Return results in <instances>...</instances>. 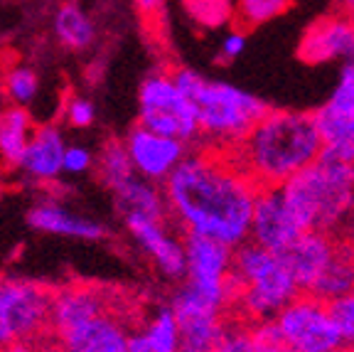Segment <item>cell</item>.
<instances>
[{
  "instance_id": "obj_1",
  "label": "cell",
  "mask_w": 354,
  "mask_h": 352,
  "mask_svg": "<svg viewBox=\"0 0 354 352\" xmlns=\"http://www.w3.org/2000/svg\"><path fill=\"white\" fill-rule=\"evenodd\" d=\"M162 190L183 234H202L232 249L249 242L261 187L229 150L207 146L187 153Z\"/></svg>"
},
{
  "instance_id": "obj_2",
  "label": "cell",
  "mask_w": 354,
  "mask_h": 352,
  "mask_svg": "<svg viewBox=\"0 0 354 352\" xmlns=\"http://www.w3.org/2000/svg\"><path fill=\"white\" fill-rule=\"evenodd\" d=\"M232 158L259 187H283L325 153V141L310 111L268 109Z\"/></svg>"
},
{
  "instance_id": "obj_3",
  "label": "cell",
  "mask_w": 354,
  "mask_h": 352,
  "mask_svg": "<svg viewBox=\"0 0 354 352\" xmlns=\"http://www.w3.org/2000/svg\"><path fill=\"white\" fill-rule=\"evenodd\" d=\"M288 204L305 231L354 242V166L322 153L283 185Z\"/></svg>"
},
{
  "instance_id": "obj_4",
  "label": "cell",
  "mask_w": 354,
  "mask_h": 352,
  "mask_svg": "<svg viewBox=\"0 0 354 352\" xmlns=\"http://www.w3.org/2000/svg\"><path fill=\"white\" fill-rule=\"evenodd\" d=\"M175 79L187 91L197 111L199 136L209 148L234 150L271 109L256 94L227 82H216L187 67L175 69Z\"/></svg>"
},
{
  "instance_id": "obj_5",
  "label": "cell",
  "mask_w": 354,
  "mask_h": 352,
  "mask_svg": "<svg viewBox=\"0 0 354 352\" xmlns=\"http://www.w3.org/2000/svg\"><path fill=\"white\" fill-rule=\"evenodd\" d=\"M234 318L246 323L276 320L288 303L303 293L286 256L254 242L234 249Z\"/></svg>"
},
{
  "instance_id": "obj_6",
  "label": "cell",
  "mask_w": 354,
  "mask_h": 352,
  "mask_svg": "<svg viewBox=\"0 0 354 352\" xmlns=\"http://www.w3.org/2000/svg\"><path fill=\"white\" fill-rule=\"evenodd\" d=\"M138 123L162 136L192 143L199 138L197 111L175 79V72L155 69L138 89Z\"/></svg>"
},
{
  "instance_id": "obj_7",
  "label": "cell",
  "mask_w": 354,
  "mask_h": 352,
  "mask_svg": "<svg viewBox=\"0 0 354 352\" xmlns=\"http://www.w3.org/2000/svg\"><path fill=\"white\" fill-rule=\"evenodd\" d=\"M185 286L216 308L234 313V249L202 234H185Z\"/></svg>"
},
{
  "instance_id": "obj_8",
  "label": "cell",
  "mask_w": 354,
  "mask_h": 352,
  "mask_svg": "<svg viewBox=\"0 0 354 352\" xmlns=\"http://www.w3.org/2000/svg\"><path fill=\"white\" fill-rule=\"evenodd\" d=\"M283 335L293 342L298 352H347L339 323L332 313L330 301L300 293L276 318Z\"/></svg>"
},
{
  "instance_id": "obj_9",
  "label": "cell",
  "mask_w": 354,
  "mask_h": 352,
  "mask_svg": "<svg viewBox=\"0 0 354 352\" xmlns=\"http://www.w3.org/2000/svg\"><path fill=\"white\" fill-rule=\"evenodd\" d=\"M50 293L32 281H0V350L39 335L52 318Z\"/></svg>"
},
{
  "instance_id": "obj_10",
  "label": "cell",
  "mask_w": 354,
  "mask_h": 352,
  "mask_svg": "<svg viewBox=\"0 0 354 352\" xmlns=\"http://www.w3.org/2000/svg\"><path fill=\"white\" fill-rule=\"evenodd\" d=\"M170 308L180 331V352H214L232 320L227 310L207 303L187 286L175 293Z\"/></svg>"
},
{
  "instance_id": "obj_11",
  "label": "cell",
  "mask_w": 354,
  "mask_h": 352,
  "mask_svg": "<svg viewBox=\"0 0 354 352\" xmlns=\"http://www.w3.org/2000/svg\"><path fill=\"white\" fill-rule=\"evenodd\" d=\"M126 150L131 155V163L136 168L140 177L155 182V185H165L167 177L175 173V168L187 158V146L180 138L162 136V133H155L150 128L136 126L126 133L123 138Z\"/></svg>"
},
{
  "instance_id": "obj_12",
  "label": "cell",
  "mask_w": 354,
  "mask_h": 352,
  "mask_svg": "<svg viewBox=\"0 0 354 352\" xmlns=\"http://www.w3.org/2000/svg\"><path fill=\"white\" fill-rule=\"evenodd\" d=\"M298 57L313 67L354 62V20L339 10L313 20L298 42Z\"/></svg>"
},
{
  "instance_id": "obj_13",
  "label": "cell",
  "mask_w": 354,
  "mask_h": 352,
  "mask_svg": "<svg viewBox=\"0 0 354 352\" xmlns=\"http://www.w3.org/2000/svg\"><path fill=\"white\" fill-rule=\"evenodd\" d=\"M303 225L293 215L283 187H261L251 220L249 242L276 254H286L303 234Z\"/></svg>"
},
{
  "instance_id": "obj_14",
  "label": "cell",
  "mask_w": 354,
  "mask_h": 352,
  "mask_svg": "<svg viewBox=\"0 0 354 352\" xmlns=\"http://www.w3.org/2000/svg\"><path fill=\"white\" fill-rule=\"evenodd\" d=\"M128 234L136 239L140 249L145 252L155 269L165 279H185L187 271V256H185V237L180 239L175 231H170L167 220H155L143 215H126L123 217Z\"/></svg>"
},
{
  "instance_id": "obj_15",
  "label": "cell",
  "mask_w": 354,
  "mask_h": 352,
  "mask_svg": "<svg viewBox=\"0 0 354 352\" xmlns=\"http://www.w3.org/2000/svg\"><path fill=\"white\" fill-rule=\"evenodd\" d=\"M62 352H128L131 331L116 315L113 308H106L91 318L74 323L57 333Z\"/></svg>"
},
{
  "instance_id": "obj_16",
  "label": "cell",
  "mask_w": 354,
  "mask_h": 352,
  "mask_svg": "<svg viewBox=\"0 0 354 352\" xmlns=\"http://www.w3.org/2000/svg\"><path fill=\"white\" fill-rule=\"evenodd\" d=\"M325 148L339 143L354 133V62L342 64L337 84L320 109L313 111Z\"/></svg>"
},
{
  "instance_id": "obj_17",
  "label": "cell",
  "mask_w": 354,
  "mask_h": 352,
  "mask_svg": "<svg viewBox=\"0 0 354 352\" xmlns=\"http://www.w3.org/2000/svg\"><path fill=\"white\" fill-rule=\"evenodd\" d=\"M64 153L66 143L62 128L44 123L35 128L17 170L32 182H55L64 173Z\"/></svg>"
},
{
  "instance_id": "obj_18",
  "label": "cell",
  "mask_w": 354,
  "mask_h": 352,
  "mask_svg": "<svg viewBox=\"0 0 354 352\" xmlns=\"http://www.w3.org/2000/svg\"><path fill=\"white\" fill-rule=\"evenodd\" d=\"M339 239L322 234V231H303L300 239L288 249L286 256L288 266L293 269V276L303 293H310L325 269L330 266L332 256L337 252Z\"/></svg>"
},
{
  "instance_id": "obj_19",
  "label": "cell",
  "mask_w": 354,
  "mask_h": 352,
  "mask_svg": "<svg viewBox=\"0 0 354 352\" xmlns=\"http://www.w3.org/2000/svg\"><path fill=\"white\" fill-rule=\"evenodd\" d=\"M28 225L37 231H44V234L82 239V242H99L106 237L101 222L88 220V217L79 215V212L55 202V200H42V202L32 204L28 212Z\"/></svg>"
},
{
  "instance_id": "obj_20",
  "label": "cell",
  "mask_w": 354,
  "mask_h": 352,
  "mask_svg": "<svg viewBox=\"0 0 354 352\" xmlns=\"http://www.w3.org/2000/svg\"><path fill=\"white\" fill-rule=\"evenodd\" d=\"M111 308L109 296L99 291L94 286H69L64 291L55 293L52 301V318L50 325L57 333L69 328L74 323L91 318V315L101 313V310Z\"/></svg>"
},
{
  "instance_id": "obj_21",
  "label": "cell",
  "mask_w": 354,
  "mask_h": 352,
  "mask_svg": "<svg viewBox=\"0 0 354 352\" xmlns=\"http://www.w3.org/2000/svg\"><path fill=\"white\" fill-rule=\"evenodd\" d=\"M128 352H180V331L170 306L158 308L140 328H133Z\"/></svg>"
},
{
  "instance_id": "obj_22",
  "label": "cell",
  "mask_w": 354,
  "mask_h": 352,
  "mask_svg": "<svg viewBox=\"0 0 354 352\" xmlns=\"http://www.w3.org/2000/svg\"><path fill=\"white\" fill-rule=\"evenodd\" d=\"M116 207L121 217L126 215H143L155 217V220H167L170 217V207H167L165 190L162 185L145 180V177L136 175L128 185L116 190Z\"/></svg>"
},
{
  "instance_id": "obj_23",
  "label": "cell",
  "mask_w": 354,
  "mask_h": 352,
  "mask_svg": "<svg viewBox=\"0 0 354 352\" xmlns=\"http://www.w3.org/2000/svg\"><path fill=\"white\" fill-rule=\"evenodd\" d=\"M52 30H55L57 42L64 50L84 52L96 42V25L86 10L74 0H64L55 12L52 20Z\"/></svg>"
},
{
  "instance_id": "obj_24",
  "label": "cell",
  "mask_w": 354,
  "mask_h": 352,
  "mask_svg": "<svg viewBox=\"0 0 354 352\" xmlns=\"http://www.w3.org/2000/svg\"><path fill=\"white\" fill-rule=\"evenodd\" d=\"M35 123L28 109L22 106H8L0 111V160L8 168L20 166L22 155L28 150L30 138L35 133Z\"/></svg>"
},
{
  "instance_id": "obj_25",
  "label": "cell",
  "mask_w": 354,
  "mask_h": 352,
  "mask_svg": "<svg viewBox=\"0 0 354 352\" xmlns=\"http://www.w3.org/2000/svg\"><path fill=\"white\" fill-rule=\"evenodd\" d=\"M96 173H99L101 182L109 187L111 193L121 190L123 185L138 175L136 168L131 163V155L126 150L123 141H109V143L101 148L99 158H96Z\"/></svg>"
},
{
  "instance_id": "obj_26",
  "label": "cell",
  "mask_w": 354,
  "mask_h": 352,
  "mask_svg": "<svg viewBox=\"0 0 354 352\" xmlns=\"http://www.w3.org/2000/svg\"><path fill=\"white\" fill-rule=\"evenodd\" d=\"M290 6L293 0H236L234 22L243 30H254L281 17Z\"/></svg>"
},
{
  "instance_id": "obj_27",
  "label": "cell",
  "mask_w": 354,
  "mask_h": 352,
  "mask_svg": "<svg viewBox=\"0 0 354 352\" xmlns=\"http://www.w3.org/2000/svg\"><path fill=\"white\" fill-rule=\"evenodd\" d=\"M183 6L197 25L207 30H219L234 20L236 3L232 0H183Z\"/></svg>"
},
{
  "instance_id": "obj_28",
  "label": "cell",
  "mask_w": 354,
  "mask_h": 352,
  "mask_svg": "<svg viewBox=\"0 0 354 352\" xmlns=\"http://www.w3.org/2000/svg\"><path fill=\"white\" fill-rule=\"evenodd\" d=\"M3 89H6V96L10 99L12 106H25L32 104L35 96L39 91V77L35 69L25 64H15L12 69H8L6 82H3Z\"/></svg>"
},
{
  "instance_id": "obj_29",
  "label": "cell",
  "mask_w": 354,
  "mask_h": 352,
  "mask_svg": "<svg viewBox=\"0 0 354 352\" xmlns=\"http://www.w3.org/2000/svg\"><path fill=\"white\" fill-rule=\"evenodd\" d=\"M251 325V337H254L256 352H298L295 345L283 335L276 320H261Z\"/></svg>"
},
{
  "instance_id": "obj_30",
  "label": "cell",
  "mask_w": 354,
  "mask_h": 352,
  "mask_svg": "<svg viewBox=\"0 0 354 352\" xmlns=\"http://www.w3.org/2000/svg\"><path fill=\"white\" fill-rule=\"evenodd\" d=\"M214 352H256L254 337H251V325L241 318H232L227 325V333L221 335Z\"/></svg>"
},
{
  "instance_id": "obj_31",
  "label": "cell",
  "mask_w": 354,
  "mask_h": 352,
  "mask_svg": "<svg viewBox=\"0 0 354 352\" xmlns=\"http://www.w3.org/2000/svg\"><path fill=\"white\" fill-rule=\"evenodd\" d=\"M330 306H332V313H335V318H337L339 331H342L347 345H354V288L347 293V296L337 298V301H332Z\"/></svg>"
},
{
  "instance_id": "obj_32",
  "label": "cell",
  "mask_w": 354,
  "mask_h": 352,
  "mask_svg": "<svg viewBox=\"0 0 354 352\" xmlns=\"http://www.w3.org/2000/svg\"><path fill=\"white\" fill-rule=\"evenodd\" d=\"M96 118V106L84 96H72L66 104V121L74 128H88Z\"/></svg>"
},
{
  "instance_id": "obj_33",
  "label": "cell",
  "mask_w": 354,
  "mask_h": 352,
  "mask_svg": "<svg viewBox=\"0 0 354 352\" xmlns=\"http://www.w3.org/2000/svg\"><path fill=\"white\" fill-rule=\"evenodd\" d=\"M94 168V153L84 146H66L64 153V173L69 175H82Z\"/></svg>"
},
{
  "instance_id": "obj_34",
  "label": "cell",
  "mask_w": 354,
  "mask_h": 352,
  "mask_svg": "<svg viewBox=\"0 0 354 352\" xmlns=\"http://www.w3.org/2000/svg\"><path fill=\"white\" fill-rule=\"evenodd\" d=\"M246 50V30L243 28H234L229 30L219 42V60L221 62H234L243 55Z\"/></svg>"
},
{
  "instance_id": "obj_35",
  "label": "cell",
  "mask_w": 354,
  "mask_h": 352,
  "mask_svg": "<svg viewBox=\"0 0 354 352\" xmlns=\"http://www.w3.org/2000/svg\"><path fill=\"white\" fill-rule=\"evenodd\" d=\"M325 153L332 155V158H339V160H344V163H352V166H354V133L344 138V141H339V143L325 148Z\"/></svg>"
},
{
  "instance_id": "obj_36",
  "label": "cell",
  "mask_w": 354,
  "mask_h": 352,
  "mask_svg": "<svg viewBox=\"0 0 354 352\" xmlns=\"http://www.w3.org/2000/svg\"><path fill=\"white\" fill-rule=\"evenodd\" d=\"M133 6L138 8V12L148 20L162 15V8H165V0H133Z\"/></svg>"
},
{
  "instance_id": "obj_37",
  "label": "cell",
  "mask_w": 354,
  "mask_h": 352,
  "mask_svg": "<svg viewBox=\"0 0 354 352\" xmlns=\"http://www.w3.org/2000/svg\"><path fill=\"white\" fill-rule=\"evenodd\" d=\"M335 6H337L339 12H344V15H349L354 20V0H335Z\"/></svg>"
},
{
  "instance_id": "obj_38",
  "label": "cell",
  "mask_w": 354,
  "mask_h": 352,
  "mask_svg": "<svg viewBox=\"0 0 354 352\" xmlns=\"http://www.w3.org/2000/svg\"><path fill=\"white\" fill-rule=\"evenodd\" d=\"M3 185H6V163L0 160V190H3Z\"/></svg>"
},
{
  "instance_id": "obj_39",
  "label": "cell",
  "mask_w": 354,
  "mask_h": 352,
  "mask_svg": "<svg viewBox=\"0 0 354 352\" xmlns=\"http://www.w3.org/2000/svg\"><path fill=\"white\" fill-rule=\"evenodd\" d=\"M347 352H354V345H349V347H347Z\"/></svg>"
}]
</instances>
